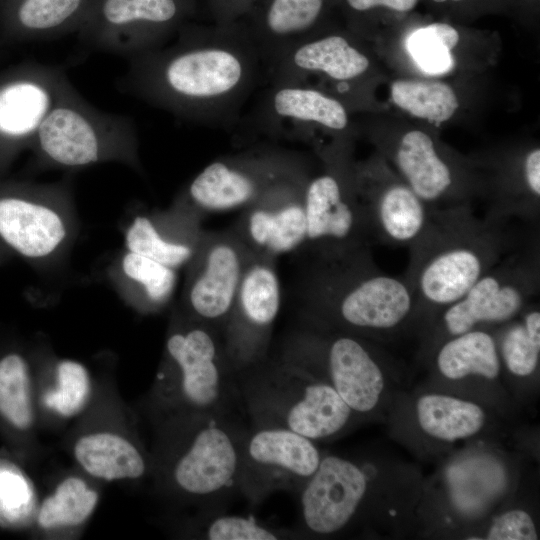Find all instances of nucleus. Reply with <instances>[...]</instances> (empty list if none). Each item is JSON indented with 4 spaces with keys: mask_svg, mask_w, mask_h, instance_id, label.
Segmentation results:
<instances>
[{
    "mask_svg": "<svg viewBox=\"0 0 540 540\" xmlns=\"http://www.w3.org/2000/svg\"><path fill=\"white\" fill-rule=\"evenodd\" d=\"M329 0H255L241 19L268 67L312 35Z\"/></svg>",
    "mask_w": 540,
    "mask_h": 540,
    "instance_id": "nucleus-22",
    "label": "nucleus"
},
{
    "mask_svg": "<svg viewBox=\"0 0 540 540\" xmlns=\"http://www.w3.org/2000/svg\"><path fill=\"white\" fill-rule=\"evenodd\" d=\"M459 38V32L451 24L433 22L414 29L406 39V47L422 71L441 75L454 67L452 50Z\"/></svg>",
    "mask_w": 540,
    "mask_h": 540,
    "instance_id": "nucleus-33",
    "label": "nucleus"
},
{
    "mask_svg": "<svg viewBox=\"0 0 540 540\" xmlns=\"http://www.w3.org/2000/svg\"><path fill=\"white\" fill-rule=\"evenodd\" d=\"M540 290L539 229L444 308L420 333L425 361L444 340L479 328H495L518 316Z\"/></svg>",
    "mask_w": 540,
    "mask_h": 540,
    "instance_id": "nucleus-6",
    "label": "nucleus"
},
{
    "mask_svg": "<svg viewBox=\"0 0 540 540\" xmlns=\"http://www.w3.org/2000/svg\"><path fill=\"white\" fill-rule=\"evenodd\" d=\"M57 382V388L45 394V405L63 417L77 414L86 404L91 389L86 368L79 362L63 360L57 367Z\"/></svg>",
    "mask_w": 540,
    "mask_h": 540,
    "instance_id": "nucleus-36",
    "label": "nucleus"
},
{
    "mask_svg": "<svg viewBox=\"0 0 540 540\" xmlns=\"http://www.w3.org/2000/svg\"><path fill=\"white\" fill-rule=\"evenodd\" d=\"M169 371L161 377L162 394L184 414L233 411L240 395L222 335L193 319L166 342Z\"/></svg>",
    "mask_w": 540,
    "mask_h": 540,
    "instance_id": "nucleus-8",
    "label": "nucleus"
},
{
    "mask_svg": "<svg viewBox=\"0 0 540 540\" xmlns=\"http://www.w3.org/2000/svg\"><path fill=\"white\" fill-rule=\"evenodd\" d=\"M392 156L406 184L430 208L471 205L473 188L463 183L458 169L427 133L406 132Z\"/></svg>",
    "mask_w": 540,
    "mask_h": 540,
    "instance_id": "nucleus-20",
    "label": "nucleus"
},
{
    "mask_svg": "<svg viewBox=\"0 0 540 540\" xmlns=\"http://www.w3.org/2000/svg\"><path fill=\"white\" fill-rule=\"evenodd\" d=\"M412 421L428 443L448 447L484 440L496 428V414L472 398L438 391L422 392L411 404Z\"/></svg>",
    "mask_w": 540,
    "mask_h": 540,
    "instance_id": "nucleus-21",
    "label": "nucleus"
},
{
    "mask_svg": "<svg viewBox=\"0 0 540 540\" xmlns=\"http://www.w3.org/2000/svg\"><path fill=\"white\" fill-rule=\"evenodd\" d=\"M342 2L354 14H366L382 9L408 13L417 6L419 0H342Z\"/></svg>",
    "mask_w": 540,
    "mask_h": 540,
    "instance_id": "nucleus-40",
    "label": "nucleus"
},
{
    "mask_svg": "<svg viewBox=\"0 0 540 540\" xmlns=\"http://www.w3.org/2000/svg\"><path fill=\"white\" fill-rule=\"evenodd\" d=\"M479 539L487 540H537L536 521L524 508L513 507L492 516Z\"/></svg>",
    "mask_w": 540,
    "mask_h": 540,
    "instance_id": "nucleus-38",
    "label": "nucleus"
},
{
    "mask_svg": "<svg viewBox=\"0 0 540 540\" xmlns=\"http://www.w3.org/2000/svg\"><path fill=\"white\" fill-rule=\"evenodd\" d=\"M280 358L328 383L362 422L392 404V368L371 339L305 324L288 337Z\"/></svg>",
    "mask_w": 540,
    "mask_h": 540,
    "instance_id": "nucleus-5",
    "label": "nucleus"
},
{
    "mask_svg": "<svg viewBox=\"0 0 540 540\" xmlns=\"http://www.w3.org/2000/svg\"><path fill=\"white\" fill-rule=\"evenodd\" d=\"M236 379L252 425L288 429L318 442L363 423L328 383L281 358H266Z\"/></svg>",
    "mask_w": 540,
    "mask_h": 540,
    "instance_id": "nucleus-4",
    "label": "nucleus"
},
{
    "mask_svg": "<svg viewBox=\"0 0 540 540\" xmlns=\"http://www.w3.org/2000/svg\"><path fill=\"white\" fill-rule=\"evenodd\" d=\"M322 455L315 441L291 430L251 425L241 450L238 492L252 505L277 491L299 494Z\"/></svg>",
    "mask_w": 540,
    "mask_h": 540,
    "instance_id": "nucleus-14",
    "label": "nucleus"
},
{
    "mask_svg": "<svg viewBox=\"0 0 540 540\" xmlns=\"http://www.w3.org/2000/svg\"><path fill=\"white\" fill-rule=\"evenodd\" d=\"M98 499V493L82 479L68 477L41 504L38 524L43 529L79 525L92 514Z\"/></svg>",
    "mask_w": 540,
    "mask_h": 540,
    "instance_id": "nucleus-32",
    "label": "nucleus"
},
{
    "mask_svg": "<svg viewBox=\"0 0 540 540\" xmlns=\"http://www.w3.org/2000/svg\"><path fill=\"white\" fill-rule=\"evenodd\" d=\"M275 263L276 260L250 258L222 332L225 352L236 376L268 358L281 304Z\"/></svg>",
    "mask_w": 540,
    "mask_h": 540,
    "instance_id": "nucleus-15",
    "label": "nucleus"
},
{
    "mask_svg": "<svg viewBox=\"0 0 540 540\" xmlns=\"http://www.w3.org/2000/svg\"><path fill=\"white\" fill-rule=\"evenodd\" d=\"M377 477L369 462L323 454L317 470L298 494L304 534L328 537L360 523L376 496Z\"/></svg>",
    "mask_w": 540,
    "mask_h": 540,
    "instance_id": "nucleus-13",
    "label": "nucleus"
},
{
    "mask_svg": "<svg viewBox=\"0 0 540 540\" xmlns=\"http://www.w3.org/2000/svg\"><path fill=\"white\" fill-rule=\"evenodd\" d=\"M66 234L51 208L22 198H0V236L17 252L39 258L53 252Z\"/></svg>",
    "mask_w": 540,
    "mask_h": 540,
    "instance_id": "nucleus-26",
    "label": "nucleus"
},
{
    "mask_svg": "<svg viewBox=\"0 0 540 540\" xmlns=\"http://www.w3.org/2000/svg\"><path fill=\"white\" fill-rule=\"evenodd\" d=\"M355 179L372 239L413 248L427 233L434 209L406 182L384 175L378 164L357 169Z\"/></svg>",
    "mask_w": 540,
    "mask_h": 540,
    "instance_id": "nucleus-18",
    "label": "nucleus"
},
{
    "mask_svg": "<svg viewBox=\"0 0 540 540\" xmlns=\"http://www.w3.org/2000/svg\"><path fill=\"white\" fill-rule=\"evenodd\" d=\"M166 475L182 496L220 509L238 492L241 450L248 430L230 412L183 414Z\"/></svg>",
    "mask_w": 540,
    "mask_h": 540,
    "instance_id": "nucleus-7",
    "label": "nucleus"
},
{
    "mask_svg": "<svg viewBox=\"0 0 540 540\" xmlns=\"http://www.w3.org/2000/svg\"><path fill=\"white\" fill-rule=\"evenodd\" d=\"M251 257L231 229L204 233L186 294L194 320L222 335Z\"/></svg>",
    "mask_w": 540,
    "mask_h": 540,
    "instance_id": "nucleus-16",
    "label": "nucleus"
},
{
    "mask_svg": "<svg viewBox=\"0 0 540 540\" xmlns=\"http://www.w3.org/2000/svg\"><path fill=\"white\" fill-rule=\"evenodd\" d=\"M199 0H95L77 32L96 49L128 59L170 41L199 12Z\"/></svg>",
    "mask_w": 540,
    "mask_h": 540,
    "instance_id": "nucleus-10",
    "label": "nucleus"
},
{
    "mask_svg": "<svg viewBox=\"0 0 540 540\" xmlns=\"http://www.w3.org/2000/svg\"><path fill=\"white\" fill-rule=\"evenodd\" d=\"M201 237L168 236L146 216H137L126 233V245L133 252L168 267L189 264L198 251Z\"/></svg>",
    "mask_w": 540,
    "mask_h": 540,
    "instance_id": "nucleus-30",
    "label": "nucleus"
},
{
    "mask_svg": "<svg viewBox=\"0 0 540 540\" xmlns=\"http://www.w3.org/2000/svg\"><path fill=\"white\" fill-rule=\"evenodd\" d=\"M367 56L342 34L309 36L268 68L272 83H297L307 75L320 74L337 82L362 76L369 68Z\"/></svg>",
    "mask_w": 540,
    "mask_h": 540,
    "instance_id": "nucleus-23",
    "label": "nucleus"
},
{
    "mask_svg": "<svg viewBox=\"0 0 540 540\" xmlns=\"http://www.w3.org/2000/svg\"><path fill=\"white\" fill-rule=\"evenodd\" d=\"M122 268L126 276L143 288L152 304L166 302L174 290L175 269L155 260L128 252L123 258Z\"/></svg>",
    "mask_w": 540,
    "mask_h": 540,
    "instance_id": "nucleus-37",
    "label": "nucleus"
},
{
    "mask_svg": "<svg viewBox=\"0 0 540 540\" xmlns=\"http://www.w3.org/2000/svg\"><path fill=\"white\" fill-rule=\"evenodd\" d=\"M255 0H206V11L213 23L229 24L241 20Z\"/></svg>",
    "mask_w": 540,
    "mask_h": 540,
    "instance_id": "nucleus-39",
    "label": "nucleus"
},
{
    "mask_svg": "<svg viewBox=\"0 0 540 540\" xmlns=\"http://www.w3.org/2000/svg\"><path fill=\"white\" fill-rule=\"evenodd\" d=\"M262 63L241 20L190 22L167 43L129 58L120 85L181 118L222 123L237 115Z\"/></svg>",
    "mask_w": 540,
    "mask_h": 540,
    "instance_id": "nucleus-1",
    "label": "nucleus"
},
{
    "mask_svg": "<svg viewBox=\"0 0 540 540\" xmlns=\"http://www.w3.org/2000/svg\"><path fill=\"white\" fill-rule=\"evenodd\" d=\"M33 143L48 162L81 167L105 158L132 159L136 129L130 117L97 109L71 84L42 122Z\"/></svg>",
    "mask_w": 540,
    "mask_h": 540,
    "instance_id": "nucleus-9",
    "label": "nucleus"
},
{
    "mask_svg": "<svg viewBox=\"0 0 540 540\" xmlns=\"http://www.w3.org/2000/svg\"><path fill=\"white\" fill-rule=\"evenodd\" d=\"M513 230L477 216L472 205L434 209L427 233L409 250L403 275L415 298L419 334L522 243L526 235Z\"/></svg>",
    "mask_w": 540,
    "mask_h": 540,
    "instance_id": "nucleus-2",
    "label": "nucleus"
},
{
    "mask_svg": "<svg viewBox=\"0 0 540 540\" xmlns=\"http://www.w3.org/2000/svg\"><path fill=\"white\" fill-rule=\"evenodd\" d=\"M209 510L197 526L199 537L207 540H277L292 536L254 517Z\"/></svg>",
    "mask_w": 540,
    "mask_h": 540,
    "instance_id": "nucleus-35",
    "label": "nucleus"
},
{
    "mask_svg": "<svg viewBox=\"0 0 540 540\" xmlns=\"http://www.w3.org/2000/svg\"><path fill=\"white\" fill-rule=\"evenodd\" d=\"M0 413L17 429L25 430L33 422L28 368L18 354L0 360Z\"/></svg>",
    "mask_w": 540,
    "mask_h": 540,
    "instance_id": "nucleus-34",
    "label": "nucleus"
},
{
    "mask_svg": "<svg viewBox=\"0 0 540 540\" xmlns=\"http://www.w3.org/2000/svg\"><path fill=\"white\" fill-rule=\"evenodd\" d=\"M436 381L499 382L503 375L493 328L474 329L442 341L425 360Z\"/></svg>",
    "mask_w": 540,
    "mask_h": 540,
    "instance_id": "nucleus-24",
    "label": "nucleus"
},
{
    "mask_svg": "<svg viewBox=\"0 0 540 540\" xmlns=\"http://www.w3.org/2000/svg\"><path fill=\"white\" fill-rule=\"evenodd\" d=\"M309 176L281 183L242 209L230 228L253 257L277 260L304 249V190Z\"/></svg>",
    "mask_w": 540,
    "mask_h": 540,
    "instance_id": "nucleus-17",
    "label": "nucleus"
},
{
    "mask_svg": "<svg viewBox=\"0 0 540 540\" xmlns=\"http://www.w3.org/2000/svg\"><path fill=\"white\" fill-rule=\"evenodd\" d=\"M91 5V0H0V29L18 40L77 33Z\"/></svg>",
    "mask_w": 540,
    "mask_h": 540,
    "instance_id": "nucleus-25",
    "label": "nucleus"
},
{
    "mask_svg": "<svg viewBox=\"0 0 540 540\" xmlns=\"http://www.w3.org/2000/svg\"><path fill=\"white\" fill-rule=\"evenodd\" d=\"M74 455L90 475L104 480L137 479L147 470L141 452L129 440L110 432L82 436Z\"/></svg>",
    "mask_w": 540,
    "mask_h": 540,
    "instance_id": "nucleus-29",
    "label": "nucleus"
},
{
    "mask_svg": "<svg viewBox=\"0 0 540 540\" xmlns=\"http://www.w3.org/2000/svg\"><path fill=\"white\" fill-rule=\"evenodd\" d=\"M327 171L309 177L304 190L306 243L318 259H336L371 247L372 236L357 190L355 171L328 157Z\"/></svg>",
    "mask_w": 540,
    "mask_h": 540,
    "instance_id": "nucleus-11",
    "label": "nucleus"
},
{
    "mask_svg": "<svg viewBox=\"0 0 540 540\" xmlns=\"http://www.w3.org/2000/svg\"><path fill=\"white\" fill-rule=\"evenodd\" d=\"M95 0H91V2L93 3Z\"/></svg>",
    "mask_w": 540,
    "mask_h": 540,
    "instance_id": "nucleus-42",
    "label": "nucleus"
},
{
    "mask_svg": "<svg viewBox=\"0 0 540 540\" xmlns=\"http://www.w3.org/2000/svg\"><path fill=\"white\" fill-rule=\"evenodd\" d=\"M431 2L435 4H447V3H462L464 0H430Z\"/></svg>",
    "mask_w": 540,
    "mask_h": 540,
    "instance_id": "nucleus-41",
    "label": "nucleus"
},
{
    "mask_svg": "<svg viewBox=\"0 0 540 540\" xmlns=\"http://www.w3.org/2000/svg\"><path fill=\"white\" fill-rule=\"evenodd\" d=\"M272 84L265 101L268 117L294 126L319 125L331 131L346 129L348 114L338 99L304 83Z\"/></svg>",
    "mask_w": 540,
    "mask_h": 540,
    "instance_id": "nucleus-27",
    "label": "nucleus"
},
{
    "mask_svg": "<svg viewBox=\"0 0 540 540\" xmlns=\"http://www.w3.org/2000/svg\"><path fill=\"white\" fill-rule=\"evenodd\" d=\"M71 85L56 66L28 64L0 79V141L34 140L42 122Z\"/></svg>",
    "mask_w": 540,
    "mask_h": 540,
    "instance_id": "nucleus-19",
    "label": "nucleus"
},
{
    "mask_svg": "<svg viewBox=\"0 0 540 540\" xmlns=\"http://www.w3.org/2000/svg\"><path fill=\"white\" fill-rule=\"evenodd\" d=\"M305 324L373 341L417 330L416 302L406 278L384 272L371 247L336 259L315 258L302 289Z\"/></svg>",
    "mask_w": 540,
    "mask_h": 540,
    "instance_id": "nucleus-3",
    "label": "nucleus"
},
{
    "mask_svg": "<svg viewBox=\"0 0 540 540\" xmlns=\"http://www.w3.org/2000/svg\"><path fill=\"white\" fill-rule=\"evenodd\" d=\"M304 176V165L295 154L252 150L209 163L190 182L186 201L197 216L242 210L277 185Z\"/></svg>",
    "mask_w": 540,
    "mask_h": 540,
    "instance_id": "nucleus-12",
    "label": "nucleus"
},
{
    "mask_svg": "<svg viewBox=\"0 0 540 540\" xmlns=\"http://www.w3.org/2000/svg\"><path fill=\"white\" fill-rule=\"evenodd\" d=\"M503 375L535 380L540 365V308L532 302L512 320L493 328Z\"/></svg>",
    "mask_w": 540,
    "mask_h": 540,
    "instance_id": "nucleus-28",
    "label": "nucleus"
},
{
    "mask_svg": "<svg viewBox=\"0 0 540 540\" xmlns=\"http://www.w3.org/2000/svg\"><path fill=\"white\" fill-rule=\"evenodd\" d=\"M390 93L398 107L433 123L447 121L459 106L454 90L442 82L400 79L391 84Z\"/></svg>",
    "mask_w": 540,
    "mask_h": 540,
    "instance_id": "nucleus-31",
    "label": "nucleus"
}]
</instances>
